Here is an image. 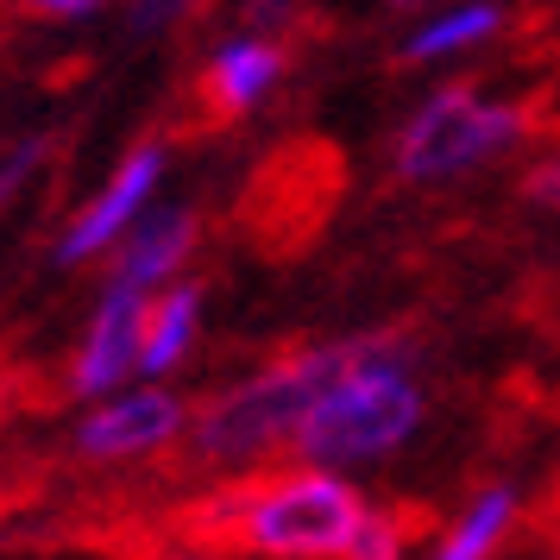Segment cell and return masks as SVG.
<instances>
[{"label":"cell","instance_id":"cell-1","mask_svg":"<svg viewBox=\"0 0 560 560\" xmlns=\"http://www.w3.org/2000/svg\"><path fill=\"white\" fill-rule=\"evenodd\" d=\"M359 516L365 504L353 485L334 479L328 466H303V472H253V479L214 485L177 504L171 529L196 548H233L265 560H340Z\"/></svg>","mask_w":560,"mask_h":560},{"label":"cell","instance_id":"cell-16","mask_svg":"<svg viewBox=\"0 0 560 560\" xmlns=\"http://www.w3.org/2000/svg\"><path fill=\"white\" fill-rule=\"evenodd\" d=\"M240 13H246L253 32H283L296 20V0H240Z\"/></svg>","mask_w":560,"mask_h":560},{"label":"cell","instance_id":"cell-14","mask_svg":"<svg viewBox=\"0 0 560 560\" xmlns=\"http://www.w3.org/2000/svg\"><path fill=\"white\" fill-rule=\"evenodd\" d=\"M422 523H429L422 510H365L340 560H404L409 555V535L422 529Z\"/></svg>","mask_w":560,"mask_h":560},{"label":"cell","instance_id":"cell-19","mask_svg":"<svg viewBox=\"0 0 560 560\" xmlns=\"http://www.w3.org/2000/svg\"><path fill=\"white\" fill-rule=\"evenodd\" d=\"M20 504H26V491H0V523H7V516H13Z\"/></svg>","mask_w":560,"mask_h":560},{"label":"cell","instance_id":"cell-11","mask_svg":"<svg viewBox=\"0 0 560 560\" xmlns=\"http://www.w3.org/2000/svg\"><path fill=\"white\" fill-rule=\"evenodd\" d=\"M196 308H202V290L196 283H177L164 290L158 303H145V334H139V372H171L196 334Z\"/></svg>","mask_w":560,"mask_h":560},{"label":"cell","instance_id":"cell-2","mask_svg":"<svg viewBox=\"0 0 560 560\" xmlns=\"http://www.w3.org/2000/svg\"><path fill=\"white\" fill-rule=\"evenodd\" d=\"M378 353H409L404 334H359V340H334V347H303V353L271 359L258 378L221 390L214 404L196 409L189 441H183V466H253V459L290 447V434L303 422V409L328 390L347 365Z\"/></svg>","mask_w":560,"mask_h":560},{"label":"cell","instance_id":"cell-6","mask_svg":"<svg viewBox=\"0 0 560 560\" xmlns=\"http://www.w3.org/2000/svg\"><path fill=\"white\" fill-rule=\"evenodd\" d=\"M290 51L271 45V38H233L221 51L208 57V70L189 89V127L196 132H221L233 127L240 114H253V102L283 77Z\"/></svg>","mask_w":560,"mask_h":560},{"label":"cell","instance_id":"cell-3","mask_svg":"<svg viewBox=\"0 0 560 560\" xmlns=\"http://www.w3.org/2000/svg\"><path fill=\"white\" fill-rule=\"evenodd\" d=\"M409 353H378L347 365L340 378L303 409V422L290 434V447L308 466H353L404 447L422 422V384L404 372Z\"/></svg>","mask_w":560,"mask_h":560},{"label":"cell","instance_id":"cell-4","mask_svg":"<svg viewBox=\"0 0 560 560\" xmlns=\"http://www.w3.org/2000/svg\"><path fill=\"white\" fill-rule=\"evenodd\" d=\"M535 127V107L516 102H485L472 82H454L416 107V120L397 132V177L404 183H434L472 171L485 158L510 152Z\"/></svg>","mask_w":560,"mask_h":560},{"label":"cell","instance_id":"cell-13","mask_svg":"<svg viewBox=\"0 0 560 560\" xmlns=\"http://www.w3.org/2000/svg\"><path fill=\"white\" fill-rule=\"evenodd\" d=\"M504 26V13L491 7V0H472V7H459L447 20H434L429 32H416L404 45V63H429V57H447V51H466V45H479L491 32Z\"/></svg>","mask_w":560,"mask_h":560},{"label":"cell","instance_id":"cell-12","mask_svg":"<svg viewBox=\"0 0 560 560\" xmlns=\"http://www.w3.org/2000/svg\"><path fill=\"white\" fill-rule=\"evenodd\" d=\"M510 516H516V491H504V485H491L479 504L459 516L454 529L441 535V555L434 560H491V548L504 541Z\"/></svg>","mask_w":560,"mask_h":560},{"label":"cell","instance_id":"cell-18","mask_svg":"<svg viewBox=\"0 0 560 560\" xmlns=\"http://www.w3.org/2000/svg\"><path fill=\"white\" fill-rule=\"evenodd\" d=\"M189 7H196V0H132V20H139V26H171Z\"/></svg>","mask_w":560,"mask_h":560},{"label":"cell","instance_id":"cell-7","mask_svg":"<svg viewBox=\"0 0 560 560\" xmlns=\"http://www.w3.org/2000/svg\"><path fill=\"white\" fill-rule=\"evenodd\" d=\"M189 422V409L171 390H127L120 404L95 409L77 429V454L82 459H132V454H158L171 447Z\"/></svg>","mask_w":560,"mask_h":560},{"label":"cell","instance_id":"cell-17","mask_svg":"<svg viewBox=\"0 0 560 560\" xmlns=\"http://www.w3.org/2000/svg\"><path fill=\"white\" fill-rule=\"evenodd\" d=\"M13 13H26V20H77L89 7H102V0H7Z\"/></svg>","mask_w":560,"mask_h":560},{"label":"cell","instance_id":"cell-15","mask_svg":"<svg viewBox=\"0 0 560 560\" xmlns=\"http://www.w3.org/2000/svg\"><path fill=\"white\" fill-rule=\"evenodd\" d=\"M523 196H529L535 208H560V152L541 158L529 177H523Z\"/></svg>","mask_w":560,"mask_h":560},{"label":"cell","instance_id":"cell-10","mask_svg":"<svg viewBox=\"0 0 560 560\" xmlns=\"http://www.w3.org/2000/svg\"><path fill=\"white\" fill-rule=\"evenodd\" d=\"M196 233H202V221H196L189 208H177V214H158L152 228H139L127 240V253H120V265H114V283L145 290V283L177 278V265L196 253Z\"/></svg>","mask_w":560,"mask_h":560},{"label":"cell","instance_id":"cell-8","mask_svg":"<svg viewBox=\"0 0 560 560\" xmlns=\"http://www.w3.org/2000/svg\"><path fill=\"white\" fill-rule=\"evenodd\" d=\"M139 334H145V290L114 283L107 303L95 308V322H89V340H82L77 365H70V390H77V397L114 390V384L139 365Z\"/></svg>","mask_w":560,"mask_h":560},{"label":"cell","instance_id":"cell-9","mask_svg":"<svg viewBox=\"0 0 560 560\" xmlns=\"http://www.w3.org/2000/svg\"><path fill=\"white\" fill-rule=\"evenodd\" d=\"M164 177V145H139V152L114 171V183H107L95 202L77 214V228L63 233V246H57V258L63 265H77V258H89V253H102L107 240H120L127 233V221L139 214V202L152 196V183Z\"/></svg>","mask_w":560,"mask_h":560},{"label":"cell","instance_id":"cell-5","mask_svg":"<svg viewBox=\"0 0 560 560\" xmlns=\"http://www.w3.org/2000/svg\"><path fill=\"white\" fill-rule=\"evenodd\" d=\"M340 196V158L328 145H283L253 171L246 202H240V228L253 233L265 253H296L308 246V233L334 214Z\"/></svg>","mask_w":560,"mask_h":560}]
</instances>
